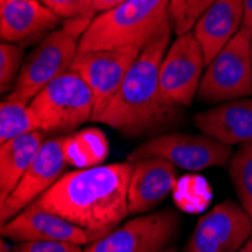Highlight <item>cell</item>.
<instances>
[{"label": "cell", "mask_w": 252, "mask_h": 252, "mask_svg": "<svg viewBox=\"0 0 252 252\" xmlns=\"http://www.w3.org/2000/svg\"><path fill=\"white\" fill-rule=\"evenodd\" d=\"M131 171L133 163L123 162L66 172L36 202L77 225L95 242L130 215Z\"/></svg>", "instance_id": "cell-1"}, {"label": "cell", "mask_w": 252, "mask_h": 252, "mask_svg": "<svg viewBox=\"0 0 252 252\" xmlns=\"http://www.w3.org/2000/svg\"><path fill=\"white\" fill-rule=\"evenodd\" d=\"M172 26L165 29L139 53L117 95L95 123L106 124L127 137L160 131L181 118L160 88V65L169 49Z\"/></svg>", "instance_id": "cell-2"}, {"label": "cell", "mask_w": 252, "mask_h": 252, "mask_svg": "<svg viewBox=\"0 0 252 252\" xmlns=\"http://www.w3.org/2000/svg\"><path fill=\"white\" fill-rule=\"evenodd\" d=\"M171 0H127L98 14L79 45V53L134 47L144 50L169 26Z\"/></svg>", "instance_id": "cell-3"}, {"label": "cell", "mask_w": 252, "mask_h": 252, "mask_svg": "<svg viewBox=\"0 0 252 252\" xmlns=\"http://www.w3.org/2000/svg\"><path fill=\"white\" fill-rule=\"evenodd\" d=\"M91 21L88 18L65 20L61 28L44 36L26 58L11 93L31 103L42 88L70 71L79 55L80 39Z\"/></svg>", "instance_id": "cell-4"}, {"label": "cell", "mask_w": 252, "mask_h": 252, "mask_svg": "<svg viewBox=\"0 0 252 252\" xmlns=\"http://www.w3.org/2000/svg\"><path fill=\"white\" fill-rule=\"evenodd\" d=\"M42 133H68L94 115V95L88 83L73 70L52 80L31 101Z\"/></svg>", "instance_id": "cell-5"}, {"label": "cell", "mask_w": 252, "mask_h": 252, "mask_svg": "<svg viewBox=\"0 0 252 252\" xmlns=\"http://www.w3.org/2000/svg\"><path fill=\"white\" fill-rule=\"evenodd\" d=\"M252 32L242 28L205 66L198 98L205 103H226L252 94Z\"/></svg>", "instance_id": "cell-6"}, {"label": "cell", "mask_w": 252, "mask_h": 252, "mask_svg": "<svg viewBox=\"0 0 252 252\" xmlns=\"http://www.w3.org/2000/svg\"><path fill=\"white\" fill-rule=\"evenodd\" d=\"M148 157H162L181 169L201 171L226 166L233 157V150L207 134L168 133L154 136L136 147L128 154L127 162L134 163Z\"/></svg>", "instance_id": "cell-7"}, {"label": "cell", "mask_w": 252, "mask_h": 252, "mask_svg": "<svg viewBox=\"0 0 252 252\" xmlns=\"http://www.w3.org/2000/svg\"><path fill=\"white\" fill-rule=\"evenodd\" d=\"M180 216L166 209L139 215L120 225L107 236L91 242L83 252H158L177 237Z\"/></svg>", "instance_id": "cell-8"}, {"label": "cell", "mask_w": 252, "mask_h": 252, "mask_svg": "<svg viewBox=\"0 0 252 252\" xmlns=\"http://www.w3.org/2000/svg\"><path fill=\"white\" fill-rule=\"evenodd\" d=\"M205 66L204 52L193 32L177 36L160 65L163 97L177 107H189L198 95Z\"/></svg>", "instance_id": "cell-9"}, {"label": "cell", "mask_w": 252, "mask_h": 252, "mask_svg": "<svg viewBox=\"0 0 252 252\" xmlns=\"http://www.w3.org/2000/svg\"><path fill=\"white\" fill-rule=\"evenodd\" d=\"M252 234V219L242 205L223 201L205 213L183 252H239Z\"/></svg>", "instance_id": "cell-10"}, {"label": "cell", "mask_w": 252, "mask_h": 252, "mask_svg": "<svg viewBox=\"0 0 252 252\" xmlns=\"http://www.w3.org/2000/svg\"><path fill=\"white\" fill-rule=\"evenodd\" d=\"M141 52L142 50L139 49L127 47L77 55L71 65V70L76 71L93 91L95 106L91 121L95 123L97 118L107 109Z\"/></svg>", "instance_id": "cell-11"}, {"label": "cell", "mask_w": 252, "mask_h": 252, "mask_svg": "<svg viewBox=\"0 0 252 252\" xmlns=\"http://www.w3.org/2000/svg\"><path fill=\"white\" fill-rule=\"evenodd\" d=\"M63 141L65 136L44 141L12 193L0 204L2 225L35 202L63 175L65 166L68 165L63 153Z\"/></svg>", "instance_id": "cell-12"}, {"label": "cell", "mask_w": 252, "mask_h": 252, "mask_svg": "<svg viewBox=\"0 0 252 252\" xmlns=\"http://www.w3.org/2000/svg\"><path fill=\"white\" fill-rule=\"evenodd\" d=\"M2 236L14 242L55 240L77 245H89L93 242L85 230L62 216L42 209L36 201L2 225Z\"/></svg>", "instance_id": "cell-13"}, {"label": "cell", "mask_w": 252, "mask_h": 252, "mask_svg": "<svg viewBox=\"0 0 252 252\" xmlns=\"http://www.w3.org/2000/svg\"><path fill=\"white\" fill-rule=\"evenodd\" d=\"M177 166L162 157H148L133 163L128 186V213L145 215L171 193Z\"/></svg>", "instance_id": "cell-14"}, {"label": "cell", "mask_w": 252, "mask_h": 252, "mask_svg": "<svg viewBox=\"0 0 252 252\" xmlns=\"http://www.w3.org/2000/svg\"><path fill=\"white\" fill-rule=\"evenodd\" d=\"M61 18L41 0H5L0 6L2 41L21 44L47 36L58 29Z\"/></svg>", "instance_id": "cell-15"}, {"label": "cell", "mask_w": 252, "mask_h": 252, "mask_svg": "<svg viewBox=\"0 0 252 252\" xmlns=\"http://www.w3.org/2000/svg\"><path fill=\"white\" fill-rule=\"evenodd\" d=\"M202 134L233 147L252 141V100L239 98L220 103L193 118Z\"/></svg>", "instance_id": "cell-16"}, {"label": "cell", "mask_w": 252, "mask_h": 252, "mask_svg": "<svg viewBox=\"0 0 252 252\" xmlns=\"http://www.w3.org/2000/svg\"><path fill=\"white\" fill-rule=\"evenodd\" d=\"M243 17V0H216L201 15L192 32L201 44L205 65H209L242 29Z\"/></svg>", "instance_id": "cell-17"}, {"label": "cell", "mask_w": 252, "mask_h": 252, "mask_svg": "<svg viewBox=\"0 0 252 252\" xmlns=\"http://www.w3.org/2000/svg\"><path fill=\"white\" fill-rule=\"evenodd\" d=\"M44 141L42 131H33L0 144V204L12 193Z\"/></svg>", "instance_id": "cell-18"}, {"label": "cell", "mask_w": 252, "mask_h": 252, "mask_svg": "<svg viewBox=\"0 0 252 252\" xmlns=\"http://www.w3.org/2000/svg\"><path fill=\"white\" fill-rule=\"evenodd\" d=\"M63 153L66 163L76 169L100 166L109 156V141L98 128H85L65 136Z\"/></svg>", "instance_id": "cell-19"}, {"label": "cell", "mask_w": 252, "mask_h": 252, "mask_svg": "<svg viewBox=\"0 0 252 252\" xmlns=\"http://www.w3.org/2000/svg\"><path fill=\"white\" fill-rule=\"evenodd\" d=\"M33 131H41V123L31 103L8 93L0 103V144Z\"/></svg>", "instance_id": "cell-20"}, {"label": "cell", "mask_w": 252, "mask_h": 252, "mask_svg": "<svg viewBox=\"0 0 252 252\" xmlns=\"http://www.w3.org/2000/svg\"><path fill=\"white\" fill-rule=\"evenodd\" d=\"M228 171L240 205L252 219V141L239 147L228 163Z\"/></svg>", "instance_id": "cell-21"}, {"label": "cell", "mask_w": 252, "mask_h": 252, "mask_svg": "<svg viewBox=\"0 0 252 252\" xmlns=\"http://www.w3.org/2000/svg\"><path fill=\"white\" fill-rule=\"evenodd\" d=\"M216 0H171L169 15L177 36L192 32L196 21Z\"/></svg>", "instance_id": "cell-22"}, {"label": "cell", "mask_w": 252, "mask_h": 252, "mask_svg": "<svg viewBox=\"0 0 252 252\" xmlns=\"http://www.w3.org/2000/svg\"><path fill=\"white\" fill-rule=\"evenodd\" d=\"M23 63H25V50L21 45L6 41L0 44V89H2V94H8L14 89Z\"/></svg>", "instance_id": "cell-23"}, {"label": "cell", "mask_w": 252, "mask_h": 252, "mask_svg": "<svg viewBox=\"0 0 252 252\" xmlns=\"http://www.w3.org/2000/svg\"><path fill=\"white\" fill-rule=\"evenodd\" d=\"M41 2L52 9L61 20H94L97 17L94 0H41Z\"/></svg>", "instance_id": "cell-24"}, {"label": "cell", "mask_w": 252, "mask_h": 252, "mask_svg": "<svg viewBox=\"0 0 252 252\" xmlns=\"http://www.w3.org/2000/svg\"><path fill=\"white\" fill-rule=\"evenodd\" d=\"M83 245L71 242H55V240H28L18 242L12 252H83Z\"/></svg>", "instance_id": "cell-25"}, {"label": "cell", "mask_w": 252, "mask_h": 252, "mask_svg": "<svg viewBox=\"0 0 252 252\" xmlns=\"http://www.w3.org/2000/svg\"><path fill=\"white\" fill-rule=\"evenodd\" d=\"M124 2H127V0H94V8H95L97 14H101V12L109 11Z\"/></svg>", "instance_id": "cell-26"}, {"label": "cell", "mask_w": 252, "mask_h": 252, "mask_svg": "<svg viewBox=\"0 0 252 252\" xmlns=\"http://www.w3.org/2000/svg\"><path fill=\"white\" fill-rule=\"evenodd\" d=\"M245 17H243V26L245 29L252 32V0H243Z\"/></svg>", "instance_id": "cell-27"}, {"label": "cell", "mask_w": 252, "mask_h": 252, "mask_svg": "<svg viewBox=\"0 0 252 252\" xmlns=\"http://www.w3.org/2000/svg\"><path fill=\"white\" fill-rule=\"evenodd\" d=\"M240 252H252V234H251V237L248 239V242L245 243V246L240 249Z\"/></svg>", "instance_id": "cell-28"}, {"label": "cell", "mask_w": 252, "mask_h": 252, "mask_svg": "<svg viewBox=\"0 0 252 252\" xmlns=\"http://www.w3.org/2000/svg\"><path fill=\"white\" fill-rule=\"evenodd\" d=\"M158 252H178V249H175V248H166V249L158 251Z\"/></svg>", "instance_id": "cell-29"}, {"label": "cell", "mask_w": 252, "mask_h": 252, "mask_svg": "<svg viewBox=\"0 0 252 252\" xmlns=\"http://www.w3.org/2000/svg\"><path fill=\"white\" fill-rule=\"evenodd\" d=\"M251 55H252V42H251Z\"/></svg>", "instance_id": "cell-30"}, {"label": "cell", "mask_w": 252, "mask_h": 252, "mask_svg": "<svg viewBox=\"0 0 252 252\" xmlns=\"http://www.w3.org/2000/svg\"><path fill=\"white\" fill-rule=\"evenodd\" d=\"M239 252H240V251H239Z\"/></svg>", "instance_id": "cell-31"}]
</instances>
